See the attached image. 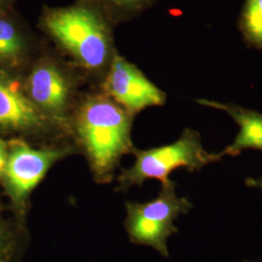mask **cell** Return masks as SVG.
<instances>
[{"label":"cell","mask_w":262,"mask_h":262,"mask_svg":"<svg viewBox=\"0 0 262 262\" xmlns=\"http://www.w3.org/2000/svg\"><path fill=\"white\" fill-rule=\"evenodd\" d=\"M25 38L9 19L0 18V63L15 66L26 54Z\"/></svg>","instance_id":"10"},{"label":"cell","mask_w":262,"mask_h":262,"mask_svg":"<svg viewBox=\"0 0 262 262\" xmlns=\"http://www.w3.org/2000/svg\"><path fill=\"white\" fill-rule=\"evenodd\" d=\"M109 9L122 14L134 13L146 7L151 0H99Z\"/></svg>","instance_id":"12"},{"label":"cell","mask_w":262,"mask_h":262,"mask_svg":"<svg viewBox=\"0 0 262 262\" xmlns=\"http://www.w3.org/2000/svg\"><path fill=\"white\" fill-rule=\"evenodd\" d=\"M246 42L262 51V0H246L239 21Z\"/></svg>","instance_id":"11"},{"label":"cell","mask_w":262,"mask_h":262,"mask_svg":"<svg viewBox=\"0 0 262 262\" xmlns=\"http://www.w3.org/2000/svg\"><path fill=\"white\" fill-rule=\"evenodd\" d=\"M192 208L187 197L179 196L175 182L170 180L161 184L158 196L150 201L125 203V230L133 243L151 247L168 257L169 237L179 231L175 222Z\"/></svg>","instance_id":"4"},{"label":"cell","mask_w":262,"mask_h":262,"mask_svg":"<svg viewBox=\"0 0 262 262\" xmlns=\"http://www.w3.org/2000/svg\"><path fill=\"white\" fill-rule=\"evenodd\" d=\"M13 242L5 226L0 223V262H8L12 257Z\"/></svg>","instance_id":"13"},{"label":"cell","mask_w":262,"mask_h":262,"mask_svg":"<svg viewBox=\"0 0 262 262\" xmlns=\"http://www.w3.org/2000/svg\"><path fill=\"white\" fill-rule=\"evenodd\" d=\"M246 186L253 188H258L262 190V176L259 178H247L245 181Z\"/></svg>","instance_id":"15"},{"label":"cell","mask_w":262,"mask_h":262,"mask_svg":"<svg viewBox=\"0 0 262 262\" xmlns=\"http://www.w3.org/2000/svg\"><path fill=\"white\" fill-rule=\"evenodd\" d=\"M9 151V143L0 138V183L4 177V172L6 167V162L8 159Z\"/></svg>","instance_id":"14"},{"label":"cell","mask_w":262,"mask_h":262,"mask_svg":"<svg viewBox=\"0 0 262 262\" xmlns=\"http://www.w3.org/2000/svg\"><path fill=\"white\" fill-rule=\"evenodd\" d=\"M245 262H262V261H245Z\"/></svg>","instance_id":"17"},{"label":"cell","mask_w":262,"mask_h":262,"mask_svg":"<svg viewBox=\"0 0 262 262\" xmlns=\"http://www.w3.org/2000/svg\"><path fill=\"white\" fill-rule=\"evenodd\" d=\"M4 1H5V0H0V4H1V3H3Z\"/></svg>","instance_id":"16"},{"label":"cell","mask_w":262,"mask_h":262,"mask_svg":"<svg viewBox=\"0 0 262 262\" xmlns=\"http://www.w3.org/2000/svg\"><path fill=\"white\" fill-rule=\"evenodd\" d=\"M102 93L124 110L136 115L147 108L162 106L166 94L157 86L137 66L115 55L106 71Z\"/></svg>","instance_id":"7"},{"label":"cell","mask_w":262,"mask_h":262,"mask_svg":"<svg viewBox=\"0 0 262 262\" xmlns=\"http://www.w3.org/2000/svg\"><path fill=\"white\" fill-rule=\"evenodd\" d=\"M75 152V147L66 142L44 144L40 148L20 139L11 142L3 182L13 204L19 210L25 209L49 170Z\"/></svg>","instance_id":"5"},{"label":"cell","mask_w":262,"mask_h":262,"mask_svg":"<svg viewBox=\"0 0 262 262\" xmlns=\"http://www.w3.org/2000/svg\"><path fill=\"white\" fill-rule=\"evenodd\" d=\"M76 85L73 76L62 66L51 58H42L31 68L24 89L38 110L68 135Z\"/></svg>","instance_id":"6"},{"label":"cell","mask_w":262,"mask_h":262,"mask_svg":"<svg viewBox=\"0 0 262 262\" xmlns=\"http://www.w3.org/2000/svg\"><path fill=\"white\" fill-rule=\"evenodd\" d=\"M42 26L48 34L91 73H100L112 61V40L103 17L93 7L78 4L49 10Z\"/></svg>","instance_id":"2"},{"label":"cell","mask_w":262,"mask_h":262,"mask_svg":"<svg viewBox=\"0 0 262 262\" xmlns=\"http://www.w3.org/2000/svg\"><path fill=\"white\" fill-rule=\"evenodd\" d=\"M134 115L103 93L88 94L76 103L69 131L98 184L114 178L121 159L135 150L131 138Z\"/></svg>","instance_id":"1"},{"label":"cell","mask_w":262,"mask_h":262,"mask_svg":"<svg viewBox=\"0 0 262 262\" xmlns=\"http://www.w3.org/2000/svg\"><path fill=\"white\" fill-rule=\"evenodd\" d=\"M135 161L129 168L122 169L118 176L119 191L142 187L148 180L169 182L172 172L179 168L194 173L221 160L219 152L205 150L198 131L185 128L178 139L167 145L133 151Z\"/></svg>","instance_id":"3"},{"label":"cell","mask_w":262,"mask_h":262,"mask_svg":"<svg viewBox=\"0 0 262 262\" xmlns=\"http://www.w3.org/2000/svg\"><path fill=\"white\" fill-rule=\"evenodd\" d=\"M0 129L25 132L48 143L59 142L60 136L67 135L38 110L28 98L24 86L1 71Z\"/></svg>","instance_id":"8"},{"label":"cell","mask_w":262,"mask_h":262,"mask_svg":"<svg viewBox=\"0 0 262 262\" xmlns=\"http://www.w3.org/2000/svg\"><path fill=\"white\" fill-rule=\"evenodd\" d=\"M197 103L224 111L239 126V131L233 142L219 152L221 159L227 156H240L244 150L262 151V113L233 103H224L209 99H198Z\"/></svg>","instance_id":"9"}]
</instances>
